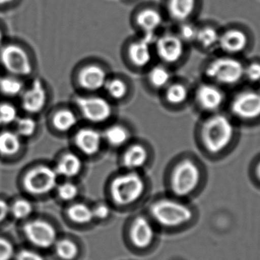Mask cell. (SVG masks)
I'll return each mask as SVG.
<instances>
[{
  "mask_svg": "<svg viewBox=\"0 0 260 260\" xmlns=\"http://www.w3.org/2000/svg\"><path fill=\"white\" fill-rule=\"evenodd\" d=\"M129 22L136 35L154 43L156 37L166 28L168 21L160 3L144 2L133 9Z\"/></svg>",
  "mask_w": 260,
  "mask_h": 260,
  "instance_id": "1",
  "label": "cell"
},
{
  "mask_svg": "<svg viewBox=\"0 0 260 260\" xmlns=\"http://www.w3.org/2000/svg\"><path fill=\"white\" fill-rule=\"evenodd\" d=\"M146 183L139 171H126L111 178L109 192L114 203L126 206L139 201L145 193Z\"/></svg>",
  "mask_w": 260,
  "mask_h": 260,
  "instance_id": "2",
  "label": "cell"
},
{
  "mask_svg": "<svg viewBox=\"0 0 260 260\" xmlns=\"http://www.w3.org/2000/svg\"><path fill=\"white\" fill-rule=\"evenodd\" d=\"M235 127L230 119L223 114H215L205 120L201 129L204 148L212 154L224 151L232 142Z\"/></svg>",
  "mask_w": 260,
  "mask_h": 260,
  "instance_id": "3",
  "label": "cell"
},
{
  "mask_svg": "<svg viewBox=\"0 0 260 260\" xmlns=\"http://www.w3.org/2000/svg\"><path fill=\"white\" fill-rule=\"evenodd\" d=\"M79 117L92 126L108 123L114 115V107L107 97L97 94H82L73 99Z\"/></svg>",
  "mask_w": 260,
  "mask_h": 260,
  "instance_id": "4",
  "label": "cell"
},
{
  "mask_svg": "<svg viewBox=\"0 0 260 260\" xmlns=\"http://www.w3.org/2000/svg\"><path fill=\"white\" fill-rule=\"evenodd\" d=\"M168 178L173 193L176 197H186L192 194L200 185L201 171L192 159H180L173 165Z\"/></svg>",
  "mask_w": 260,
  "mask_h": 260,
  "instance_id": "5",
  "label": "cell"
},
{
  "mask_svg": "<svg viewBox=\"0 0 260 260\" xmlns=\"http://www.w3.org/2000/svg\"><path fill=\"white\" fill-rule=\"evenodd\" d=\"M155 58L160 63L171 67L183 60L186 56L188 45L177 35L174 29L167 27L153 43Z\"/></svg>",
  "mask_w": 260,
  "mask_h": 260,
  "instance_id": "6",
  "label": "cell"
},
{
  "mask_svg": "<svg viewBox=\"0 0 260 260\" xmlns=\"http://www.w3.org/2000/svg\"><path fill=\"white\" fill-rule=\"evenodd\" d=\"M150 212L158 224L168 228L183 225L192 217V211L187 206L171 199H160L154 202Z\"/></svg>",
  "mask_w": 260,
  "mask_h": 260,
  "instance_id": "7",
  "label": "cell"
},
{
  "mask_svg": "<svg viewBox=\"0 0 260 260\" xmlns=\"http://www.w3.org/2000/svg\"><path fill=\"white\" fill-rule=\"evenodd\" d=\"M59 178L54 167L47 165H37L24 174L23 186L26 192L30 195L41 197L56 189Z\"/></svg>",
  "mask_w": 260,
  "mask_h": 260,
  "instance_id": "8",
  "label": "cell"
},
{
  "mask_svg": "<svg viewBox=\"0 0 260 260\" xmlns=\"http://www.w3.org/2000/svg\"><path fill=\"white\" fill-rule=\"evenodd\" d=\"M244 68L241 61L229 55L211 61L206 67V75L216 83L234 85L244 77Z\"/></svg>",
  "mask_w": 260,
  "mask_h": 260,
  "instance_id": "9",
  "label": "cell"
},
{
  "mask_svg": "<svg viewBox=\"0 0 260 260\" xmlns=\"http://www.w3.org/2000/svg\"><path fill=\"white\" fill-rule=\"evenodd\" d=\"M0 65L9 75L16 77H27L34 71L28 53L17 44H7L0 47Z\"/></svg>",
  "mask_w": 260,
  "mask_h": 260,
  "instance_id": "10",
  "label": "cell"
},
{
  "mask_svg": "<svg viewBox=\"0 0 260 260\" xmlns=\"http://www.w3.org/2000/svg\"><path fill=\"white\" fill-rule=\"evenodd\" d=\"M123 54L130 66L140 70L152 66L155 58L152 41L137 35L124 43Z\"/></svg>",
  "mask_w": 260,
  "mask_h": 260,
  "instance_id": "11",
  "label": "cell"
},
{
  "mask_svg": "<svg viewBox=\"0 0 260 260\" xmlns=\"http://www.w3.org/2000/svg\"><path fill=\"white\" fill-rule=\"evenodd\" d=\"M73 142L76 151L88 157L98 155L105 144L102 130L90 124L73 132Z\"/></svg>",
  "mask_w": 260,
  "mask_h": 260,
  "instance_id": "12",
  "label": "cell"
},
{
  "mask_svg": "<svg viewBox=\"0 0 260 260\" xmlns=\"http://www.w3.org/2000/svg\"><path fill=\"white\" fill-rule=\"evenodd\" d=\"M109 76L102 64L88 62L78 71L76 82L79 88L87 94H97L99 91H103Z\"/></svg>",
  "mask_w": 260,
  "mask_h": 260,
  "instance_id": "13",
  "label": "cell"
},
{
  "mask_svg": "<svg viewBox=\"0 0 260 260\" xmlns=\"http://www.w3.org/2000/svg\"><path fill=\"white\" fill-rule=\"evenodd\" d=\"M160 4L168 23L175 25L195 20L200 12L201 0H161Z\"/></svg>",
  "mask_w": 260,
  "mask_h": 260,
  "instance_id": "14",
  "label": "cell"
},
{
  "mask_svg": "<svg viewBox=\"0 0 260 260\" xmlns=\"http://www.w3.org/2000/svg\"><path fill=\"white\" fill-rule=\"evenodd\" d=\"M48 102V93L44 82L35 79L21 94V106L27 114L35 115L44 111Z\"/></svg>",
  "mask_w": 260,
  "mask_h": 260,
  "instance_id": "15",
  "label": "cell"
},
{
  "mask_svg": "<svg viewBox=\"0 0 260 260\" xmlns=\"http://www.w3.org/2000/svg\"><path fill=\"white\" fill-rule=\"evenodd\" d=\"M24 233L27 239L35 247L47 249L56 241V232L47 221L34 220L24 226Z\"/></svg>",
  "mask_w": 260,
  "mask_h": 260,
  "instance_id": "16",
  "label": "cell"
},
{
  "mask_svg": "<svg viewBox=\"0 0 260 260\" xmlns=\"http://www.w3.org/2000/svg\"><path fill=\"white\" fill-rule=\"evenodd\" d=\"M232 111L242 120H254L259 117V91H244L237 94L232 102Z\"/></svg>",
  "mask_w": 260,
  "mask_h": 260,
  "instance_id": "17",
  "label": "cell"
},
{
  "mask_svg": "<svg viewBox=\"0 0 260 260\" xmlns=\"http://www.w3.org/2000/svg\"><path fill=\"white\" fill-rule=\"evenodd\" d=\"M149 159V151L144 144L130 142L123 148L120 162L126 171H140L146 166Z\"/></svg>",
  "mask_w": 260,
  "mask_h": 260,
  "instance_id": "18",
  "label": "cell"
},
{
  "mask_svg": "<svg viewBox=\"0 0 260 260\" xmlns=\"http://www.w3.org/2000/svg\"><path fill=\"white\" fill-rule=\"evenodd\" d=\"M248 44L247 32L239 27H232L221 31L218 48L228 55L233 56L244 51Z\"/></svg>",
  "mask_w": 260,
  "mask_h": 260,
  "instance_id": "19",
  "label": "cell"
},
{
  "mask_svg": "<svg viewBox=\"0 0 260 260\" xmlns=\"http://www.w3.org/2000/svg\"><path fill=\"white\" fill-rule=\"evenodd\" d=\"M53 167L59 177L73 180L79 177L83 171V159L77 151H67L59 156Z\"/></svg>",
  "mask_w": 260,
  "mask_h": 260,
  "instance_id": "20",
  "label": "cell"
},
{
  "mask_svg": "<svg viewBox=\"0 0 260 260\" xmlns=\"http://www.w3.org/2000/svg\"><path fill=\"white\" fill-rule=\"evenodd\" d=\"M196 102L198 106L205 111H217L222 105L224 100L223 91L213 84L205 83L197 88Z\"/></svg>",
  "mask_w": 260,
  "mask_h": 260,
  "instance_id": "21",
  "label": "cell"
},
{
  "mask_svg": "<svg viewBox=\"0 0 260 260\" xmlns=\"http://www.w3.org/2000/svg\"><path fill=\"white\" fill-rule=\"evenodd\" d=\"M154 238V229L150 221L145 217H137L130 229V239L133 245L139 249L146 248L151 245Z\"/></svg>",
  "mask_w": 260,
  "mask_h": 260,
  "instance_id": "22",
  "label": "cell"
},
{
  "mask_svg": "<svg viewBox=\"0 0 260 260\" xmlns=\"http://www.w3.org/2000/svg\"><path fill=\"white\" fill-rule=\"evenodd\" d=\"M79 117L76 109L61 108L56 110L52 116V126L61 134L73 133L79 126Z\"/></svg>",
  "mask_w": 260,
  "mask_h": 260,
  "instance_id": "23",
  "label": "cell"
},
{
  "mask_svg": "<svg viewBox=\"0 0 260 260\" xmlns=\"http://www.w3.org/2000/svg\"><path fill=\"white\" fill-rule=\"evenodd\" d=\"M104 142L113 148H123L131 142L132 133L123 123L108 124L102 130Z\"/></svg>",
  "mask_w": 260,
  "mask_h": 260,
  "instance_id": "24",
  "label": "cell"
},
{
  "mask_svg": "<svg viewBox=\"0 0 260 260\" xmlns=\"http://www.w3.org/2000/svg\"><path fill=\"white\" fill-rule=\"evenodd\" d=\"M221 30L212 24H199L195 44L203 50H210L218 48Z\"/></svg>",
  "mask_w": 260,
  "mask_h": 260,
  "instance_id": "25",
  "label": "cell"
},
{
  "mask_svg": "<svg viewBox=\"0 0 260 260\" xmlns=\"http://www.w3.org/2000/svg\"><path fill=\"white\" fill-rule=\"evenodd\" d=\"M169 67L160 62L150 67L147 74V81L151 88L157 91H163L172 82V73Z\"/></svg>",
  "mask_w": 260,
  "mask_h": 260,
  "instance_id": "26",
  "label": "cell"
},
{
  "mask_svg": "<svg viewBox=\"0 0 260 260\" xmlns=\"http://www.w3.org/2000/svg\"><path fill=\"white\" fill-rule=\"evenodd\" d=\"M162 91L165 102L171 106H181L189 99V89L183 82L173 80Z\"/></svg>",
  "mask_w": 260,
  "mask_h": 260,
  "instance_id": "27",
  "label": "cell"
},
{
  "mask_svg": "<svg viewBox=\"0 0 260 260\" xmlns=\"http://www.w3.org/2000/svg\"><path fill=\"white\" fill-rule=\"evenodd\" d=\"M21 139L15 131L3 130L0 132V154L3 157L16 155L22 145Z\"/></svg>",
  "mask_w": 260,
  "mask_h": 260,
  "instance_id": "28",
  "label": "cell"
},
{
  "mask_svg": "<svg viewBox=\"0 0 260 260\" xmlns=\"http://www.w3.org/2000/svg\"><path fill=\"white\" fill-rule=\"evenodd\" d=\"M103 91L110 100L120 102L127 97L129 94V85L122 78L109 76L104 87Z\"/></svg>",
  "mask_w": 260,
  "mask_h": 260,
  "instance_id": "29",
  "label": "cell"
},
{
  "mask_svg": "<svg viewBox=\"0 0 260 260\" xmlns=\"http://www.w3.org/2000/svg\"><path fill=\"white\" fill-rule=\"evenodd\" d=\"M67 216L73 222L80 224H88L94 219L92 209L82 203L71 205L67 210Z\"/></svg>",
  "mask_w": 260,
  "mask_h": 260,
  "instance_id": "30",
  "label": "cell"
},
{
  "mask_svg": "<svg viewBox=\"0 0 260 260\" xmlns=\"http://www.w3.org/2000/svg\"><path fill=\"white\" fill-rule=\"evenodd\" d=\"M24 90V85L21 78L9 76L0 79V93L8 98L21 95Z\"/></svg>",
  "mask_w": 260,
  "mask_h": 260,
  "instance_id": "31",
  "label": "cell"
},
{
  "mask_svg": "<svg viewBox=\"0 0 260 260\" xmlns=\"http://www.w3.org/2000/svg\"><path fill=\"white\" fill-rule=\"evenodd\" d=\"M198 27L199 24L195 20H190L172 25L174 31L188 46L195 44Z\"/></svg>",
  "mask_w": 260,
  "mask_h": 260,
  "instance_id": "32",
  "label": "cell"
},
{
  "mask_svg": "<svg viewBox=\"0 0 260 260\" xmlns=\"http://www.w3.org/2000/svg\"><path fill=\"white\" fill-rule=\"evenodd\" d=\"M15 124V133L21 139L32 137L38 130V122L31 117H18Z\"/></svg>",
  "mask_w": 260,
  "mask_h": 260,
  "instance_id": "33",
  "label": "cell"
},
{
  "mask_svg": "<svg viewBox=\"0 0 260 260\" xmlns=\"http://www.w3.org/2000/svg\"><path fill=\"white\" fill-rule=\"evenodd\" d=\"M56 255L64 260L75 259L79 253V247L71 240L63 239L55 243Z\"/></svg>",
  "mask_w": 260,
  "mask_h": 260,
  "instance_id": "34",
  "label": "cell"
},
{
  "mask_svg": "<svg viewBox=\"0 0 260 260\" xmlns=\"http://www.w3.org/2000/svg\"><path fill=\"white\" fill-rule=\"evenodd\" d=\"M55 191L62 201L72 202L77 198L80 190L75 182L72 180H67L62 183H58Z\"/></svg>",
  "mask_w": 260,
  "mask_h": 260,
  "instance_id": "35",
  "label": "cell"
},
{
  "mask_svg": "<svg viewBox=\"0 0 260 260\" xmlns=\"http://www.w3.org/2000/svg\"><path fill=\"white\" fill-rule=\"evenodd\" d=\"M18 117L16 107L9 102L0 103V127L15 123Z\"/></svg>",
  "mask_w": 260,
  "mask_h": 260,
  "instance_id": "36",
  "label": "cell"
},
{
  "mask_svg": "<svg viewBox=\"0 0 260 260\" xmlns=\"http://www.w3.org/2000/svg\"><path fill=\"white\" fill-rule=\"evenodd\" d=\"M32 211L31 203L25 199H19L10 206V212L17 219H25L31 214Z\"/></svg>",
  "mask_w": 260,
  "mask_h": 260,
  "instance_id": "37",
  "label": "cell"
},
{
  "mask_svg": "<svg viewBox=\"0 0 260 260\" xmlns=\"http://www.w3.org/2000/svg\"><path fill=\"white\" fill-rule=\"evenodd\" d=\"M244 76L251 82H260V63L252 62L244 68Z\"/></svg>",
  "mask_w": 260,
  "mask_h": 260,
  "instance_id": "38",
  "label": "cell"
},
{
  "mask_svg": "<svg viewBox=\"0 0 260 260\" xmlns=\"http://www.w3.org/2000/svg\"><path fill=\"white\" fill-rule=\"evenodd\" d=\"M14 256V247L8 240L0 238V260H11Z\"/></svg>",
  "mask_w": 260,
  "mask_h": 260,
  "instance_id": "39",
  "label": "cell"
},
{
  "mask_svg": "<svg viewBox=\"0 0 260 260\" xmlns=\"http://www.w3.org/2000/svg\"><path fill=\"white\" fill-rule=\"evenodd\" d=\"M94 218L99 220L106 219L111 213V209L109 206L105 203H100L92 209Z\"/></svg>",
  "mask_w": 260,
  "mask_h": 260,
  "instance_id": "40",
  "label": "cell"
},
{
  "mask_svg": "<svg viewBox=\"0 0 260 260\" xmlns=\"http://www.w3.org/2000/svg\"><path fill=\"white\" fill-rule=\"evenodd\" d=\"M16 260H44V257L37 252L29 250H23L18 253Z\"/></svg>",
  "mask_w": 260,
  "mask_h": 260,
  "instance_id": "41",
  "label": "cell"
},
{
  "mask_svg": "<svg viewBox=\"0 0 260 260\" xmlns=\"http://www.w3.org/2000/svg\"><path fill=\"white\" fill-rule=\"evenodd\" d=\"M10 213V206L5 200H0V222Z\"/></svg>",
  "mask_w": 260,
  "mask_h": 260,
  "instance_id": "42",
  "label": "cell"
},
{
  "mask_svg": "<svg viewBox=\"0 0 260 260\" xmlns=\"http://www.w3.org/2000/svg\"><path fill=\"white\" fill-rule=\"evenodd\" d=\"M125 4H134V3H138L139 0H121Z\"/></svg>",
  "mask_w": 260,
  "mask_h": 260,
  "instance_id": "43",
  "label": "cell"
},
{
  "mask_svg": "<svg viewBox=\"0 0 260 260\" xmlns=\"http://www.w3.org/2000/svg\"><path fill=\"white\" fill-rule=\"evenodd\" d=\"M14 0H0V6H4V5L9 4L12 3Z\"/></svg>",
  "mask_w": 260,
  "mask_h": 260,
  "instance_id": "44",
  "label": "cell"
},
{
  "mask_svg": "<svg viewBox=\"0 0 260 260\" xmlns=\"http://www.w3.org/2000/svg\"><path fill=\"white\" fill-rule=\"evenodd\" d=\"M256 175H257L258 178L260 180V161L258 164L257 167H256Z\"/></svg>",
  "mask_w": 260,
  "mask_h": 260,
  "instance_id": "45",
  "label": "cell"
},
{
  "mask_svg": "<svg viewBox=\"0 0 260 260\" xmlns=\"http://www.w3.org/2000/svg\"><path fill=\"white\" fill-rule=\"evenodd\" d=\"M3 32H2L1 29H0V47L3 46Z\"/></svg>",
  "mask_w": 260,
  "mask_h": 260,
  "instance_id": "46",
  "label": "cell"
},
{
  "mask_svg": "<svg viewBox=\"0 0 260 260\" xmlns=\"http://www.w3.org/2000/svg\"><path fill=\"white\" fill-rule=\"evenodd\" d=\"M259 92H260V87H259Z\"/></svg>",
  "mask_w": 260,
  "mask_h": 260,
  "instance_id": "47",
  "label": "cell"
}]
</instances>
